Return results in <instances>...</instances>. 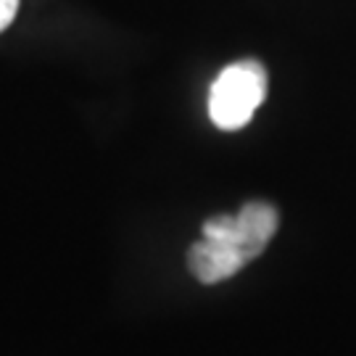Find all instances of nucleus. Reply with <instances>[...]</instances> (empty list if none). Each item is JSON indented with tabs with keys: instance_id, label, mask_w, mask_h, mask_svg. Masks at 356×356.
<instances>
[{
	"instance_id": "1",
	"label": "nucleus",
	"mask_w": 356,
	"mask_h": 356,
	"mask_svg": "<svg viewBox=\"0 0 356 356\" xmlns=\"http://www.w3.org/2000/svg\"><path fill=\"white\" fill-rule=\"evenodd\" d=\"M280 225L277 209L267 201H248L238 214H216L204 222V238L188 251L191 272L214 285L238 275L256 256L264 254Z\"/></svg>"
},
{
	"instance_id": "2",
	"label": "nucleus",
	"mask_w": 356,
	"mask_h": 356,
	"mask_svg": "<svg viewBox=\"0 0 356 356\" xmlns=\"http://www.w3.org/2000/svg\"><path fill=\"white\" fill-rule=\"evenodd\" d=\"M269 76L261 61L243 58L227 64L209 90V116L219 129L235 132L254 119L267 98Z\"/></svg>"
},
{
	"instance_id": "3",
	"label": "nucleus",
	"mask_w": 356,
	"mask_h": 356,
	"mask_svg": "<svg viewBox=\"0 0 356 356\" xmlns=\"http://www.w3.org/2000/svg\"><path fill=\"white\" fill-rule=\"evenodd\" d=\"M16 11H19V0H0V32L11 24Z\"/></svg>"
}]
</instances>
